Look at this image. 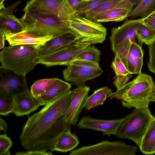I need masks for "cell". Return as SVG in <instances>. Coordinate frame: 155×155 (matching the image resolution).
<instances>
[{
    "instance_id": "obj_39",
    "label": "cell",
    "mask_w": 155,
    "mask_h": 155,
    "mask_svg": "<svg viewBox=\"0 0 155 155\" xmlns=\"http://www.w3.org/2000/svg\"><path fill=\"white\" fill-rule=\"evenodd\" d=\"M0 130L6 133L8 130V126L6 122L1 117H0Z\"/></svg>"
},
{
    "instance_id": "obj_21",
    "label": "cell",
    "mask_w": 155,
    "mask_h": 155,
    "mask_svg": "<svg viewBox=\"0 0 155 155\" xmlns=\"http://www.w3.org/2000/svg\"><path fill=\"white\" fill-rule=\"evenodd\" d=\"M25 30L20 21L11 14L0 15V32L8 34L18 33Z\"/></svg>"
},
{
    "instance_id": "obj_25",
    "label": "cell",
    "mask_w": 155,
    "mask_h": 155,
    "mask_svg": "<svg viewBox=\"0 0 155 155\" xmlns=\"http://www.w3.org/2000/svg\"><path fill=\"white\" fill-rule=\"evenodd\" d=\"M112 90L107 87H104L94 91L88 97L84 107L89 110L100 105H103L105 100L110 97L112 93Z\"/></svg>"
},
{
    "instance_id": "obj_13",
    "label": "cell",
    "mask_w": 155,
    "mask_h": 155,
    "mask_svg": "<svg viewBox=\"0 0 155 155\" xmlns=\"http://www.w3.org/2000/svg\"><path fill=\"white\" fill-rule=\"evenodd\" d=\"M89 90L90 87L84 84L71 91V103L65 117L69 124L75 126L77 123L79 116L87 101Z\"/></svg>"
},
{
    "instance_id": "obj_16",
    "label": "cell",
    "mask_w": 155,
    "mask_h": 155,
    "mask_svg": "<svg viewBox=\"0 0 155 155\" xmlns=\"http://www.w3.org/2000/svg\"><path fill=\"white\" fill-rule=\"evenodd\" d=\"M71 84L58 78L56 82L40 96L35 97L41 105H46L56 100L70 91Z\"/></svg>"
},
{
    "instance_id": "obj_8",
    "label": "cell",
    "mask_w": 155,
    "mask_h": 155,
    "mask_svg": "<svg viewBox=\"0 0 155 155\" xmlns=\"http://www.w3.org/2000/svg\"><path fill=\"white\" fill-rule=\"evenodd\" d=\"M71 29L78 33L92 44L103 43L105 40L107 29L101 24L87 18L76 12L70 21Z\"/></svg>"
},
{
    "instance_id": "obj_42",
    "label": "cell",
    "mask_w": 155,
    "mask_h": 155,
    "mask_svg": "<svg viewBox=\"0 0 155 155\" xmlns=\"http://www.w3.org/2000/svg\"><path fill=\"white\" fill-rule=\"evenodd\" d=\"M145 18L155 21V11Z\"/></svg>"
},
{
    "instance_id": "obj_24",
    "label": "cell",
    "mask_w": 155,
    "mask_h": 155,
    "mask_svg": "<svg viewBox=\"0 0 155 155\" xmlns=\"http://www.w3.org/2000/svg\"><path fill=\"white\" fill-rule=\"evenodd\" d=\"M139 148L144 154L155 153V117H154L150 121Z\"/></svg>"
},
{
    "instance_id": "obj_17",
    "label": "cell",
    "mask_w": 155,
    "mask_h": 155,
    "mask_svg": "<svg viewBox=\"0 0 155 155\" xmlns=\"http://www.w3.org/2000/svg\"><path fill=\"white\" fill-rule=\"evenodd\" d=\"M64 79L79 86L85 84L87 81L99 76L97 74L85 71L77 66L71 64L63 71Z\"/></svg>"
},
{
    "instance_id": "obj_41",
    "label": "cell",
    "mask_w": 155,
    "mask_h": 155,
    "mask_svg": "<svg viewBox=\"0 0 155 155\" xmlns=\"http://www.w3.org/2000/svg\"><path fill=\"white\" fill-rule=\"evenodd\" d=\"M5 35L4 33L0 32V49L1 50L5 47Z\"/></svg>"
},
{
    "instance_id": "obj_27",
    "label": "cell",
    "mask_w": 155,
    "mask_h": 155,
    "mask_svg": "<svg viewBox=\"0 0 155 155\" xmlns=\"http://www.w3.org/2000/svg\"><path fill=\"white\" fill-rule=\"evenodd\" d=\"M118 55L130 73L131 74H138L141 72L143 58L133 56L128 54Z\"/></svg>"
},
{
    "instance_id": "obj_44",
    "label": "cell",
    "mask_w": 155,
    "mask_h": 155,
    "mask_svg": "<svg viewBox=\"0 0 155 155\" xmlns=\"http://www.w3.org/2000/svg\"><path fill=\"white\" fill-rule=\"evenodd\" d=\"M82 0V1H84V0Z\"/></svg>"
},
{
    "instance_id": "obj_9",
    "label": "cell",
    "mask_w": 155,
    "mask_h": 155,
    "mask_svg": "<svg viewBox=\"0 0 155 155\" xmlns=\"http://www.w3.org/2000/svg\"><path fill=\"white\" fill-rule=\"evenodd\" d=\"M29 91L25 75L0 67V97L14 98Z\"/></svg>"
},
{
    "instance_id": "obj_6",
    "label": "cell",
    "mask_w": 155,
    "mask_h": 155,
    "mask_svg": "<svg viewBox=\"0 0 155 155\" xmlns=\"http://www.w3.org/2000/svg\"><path fill=\"white\" fill-rule=\"evenodd\" d=\"M22 11L50 14L69 21L76 12L68 0H30Z\"/></svg>"
},
{
    "instance_id": "obj_11",
    "label": "cell",
    "mask_w": 155,
    "mask_h": 155,
    "mask_svg": "<svg viewBox=\"0 0 155 155\" xmlns=\"http://www.w3.org/2000/svg\"><path fill=\"white\" fill-rule=\"evenodd\" d=\"M84 40L89 41L78 33L72 30L69 32L53 37L44 44L39 45L38 54L39 57L48 55L73 43Z\"/></svg>"
},
{
    "instance_id": "obj_33",
    "label": "cell",
    "mask_w": 155,
    "mask_h": 155,
    "mask_svg": "<svg viewBox=\"0 0 155 155\" xmlns=\"http://www.w3.org/2000/svg\"><path fill=\"white\" fill-rule=\"evenodd\" d=\"M14 98H4L0 97V114L7 115L13 112L15 107Z\"/></svg>"
},
{
    "instance_id": "obj_37",
    "label": "cell",
    "mask_w": 155,
    "mask_h": 155,
    "mask_svg": "<svg viewBox=\"0 0 155 155\" xmlns=\"http://www.w3.org/2000/svg\"><path fill=\"white\" fill-rule=\"evenodd\" d=\"M21 0H19L13 4L12 5L6 8L0 10V15L11 14L12 15V12L16 7L20 3Z\"/></svg>"
},
{
    "instance_id": "obj_29",
    "label": "cell",
    "mask_w": 155,
    "mask_h": 155,
    "mask_svg": "<svg viewBox=\"0 0 155 155\" xmlns=\"http://www.w3.org/2000/svg\"><path fill=\"white\" fill-rule=\"evenodd\" d=\"M136 37L138 42L149 45L155 41V31L144 24L137 31Z\"/></svg>"
},
{
    "instance_id": "obj_43",
    "label": "cell",
    "mask_w": 155,
    "mask_h": 155,
    "mask_svg": "<svg viewBox=\"0 0 155 155\" xmlns=\"http://www.w3.org/2000/svg\"><path fill=\"white\" fill-rule=\"evenodd\" d=\"M5 0H0V10L5 8L3 5L4 2Z\"/></svg>"
},
{
    "instance_id": "obj_20",
    "label": "cell",
    "mask_w": 155,
    "mask_h": 155,
    "mask_svg": "<svg viewBox=\"0 0 155 155\" xmlns=\"http://www.w3.org/2000/svg\"><path fill=\"white\" fill-rule=\"evenodd\" d=\"M114 54L111 67L115 74L113 83L118 90L125 84L132 76L127 69L118 54L115 53Z\"/></svg>"
},
{
    "instance_id": "obj_40",
    "label": "cell",
    "mask_w": 155,
    "mask_h": 155,
    "mask_svg": "<svg viewBox=\"0 0 155 155\" xmlns=\"http://www.w3.org/2000/svg\"><path fill=\"white\" fill-rule=\"evenodd\" d=\"M68 2L72 8L75 10L79 3L82 0H68Z\"/></svg>"
},
{
    "instance_id": "obj_36",
    "label": "cell",
    "mask_w": 155,
    "mask_h": 155,
    "mask_svg": "<svg viewBox=\"0 0 155 155\" xmlns=\"http://www.w3.org/2000/svg\"><path fill=\"white\" fill-rule=\"evenodd\" d=\"M52 151L51 150L47 152L45 151H39L33 150H27L26 151H19L16 152L15 155H52Z\"/></svg>"
},
{
    "instance_id": "obj_23",
    "label": "cell",
    "mask_w": 155,
    "mask_h": 155,
    "mask_svg": "<svg viewBox=\"0 0 155 155\" xmlns=\"http://www.w3.org/2000/svg\"><path fill=\"white\" fill-rule=\"evenodd\" d=\"M132 10L126 8H117L101 13L91 20L97 22L119 21L128 18Z\"/></svg>"
},
{
    "instance_id": "obj_14",
    "label": "cell",
    "mask_w": 155,
    "mask_h": 155,
    "mask_svg": "<svg viewBox=\"0 0 155 155\" xmlns=\"http://www.w3.org/2000/svg\"><path fill=\"white\" fill-rule=\"evenodd\" d=\"M123 119V118L104 120L85 116L81 119L77 125L79 128L90 129L101 131L104 135H115Z\"/></svg>"
},
{
    "instance_id": "obj_7",
    "label": "cell",
    "mask_w": 155,
    "mask_h": 155,
    "mask_svg": "<svg viewBox=\"0 0 155 155\" xmlns=\"http://www.w3.org/2000/svg\"><path fill=\"white\" fill-rule=\"evenodd\" d=\"M136 147L121 141H104L72 150L70 155H134Z\"/></svg>"
},
{
    "instance_id": "obj_15",
    "label": "cell",
    "mask_w": 155,
    "mask_h": 155,
    "mask_svg": "<svg viewBox=\"0 0 155 155\" xmlns=\"http://www.w3.org/2000/svg\"><path fill=\"white\" fill-rule=\"evenodd\" d=\"M15 107L13 113L17 117L28 115L41 105L29 91L14 98Z\"/></svg>"
},
{
    "instance_id": "obj_3",
    "label": "cell",
    "mask_w": 155,
    "mask_h": 155,
    "mask_svg": "<svg viewBox=\"0 0 155 155\" xmlns=\"http://www.w3.org/2000/svg\"><path fill=\"white\" fill-rule=\"evenodd\" d=\"M39 45L5 47L0 52V67L25 75L39 64Z\"/></svg>"
},
{
    "instance_id": "obj_2",
    "label": "cell",
    "mask_w": 155,
    "mask_h": 155,
    "mask_svg": "<svg viewBox=\"0 0 155 155\" xmlns=\"http://www.w3.org/2000/svg\"><path fill=\"white\" fill-rule=\"evenodd\" d=\"M111 99L119 100L124 107L139 108L155 101V84L150 75L140 72L132 81L113 92Z\"/></svg>"
},
{
    "instance_id": "obj_30",
    "label": "cell",
    "mask_w": 155,
    "mask_h": 155,
    "mask_svg": "<svg viewBox=\"0 0 155 155\" xmlns=\"http://www.w3.org/2000/svg\"><path fill=\"white\" fill-rule=\"evenodd\" d=\"M101 52L94 46L89 45L80 53L75 60H83L99 63Z\"/></svg>"
},
{
    "instance_id": "obj_22",
    "label": "cell",
    "mask_w": 155,
    "mask_h": 155,
    "mask_svg": "<svg viewBox=\"0 0 155 155\" xmlns=\"http://www.w3.org/2000/svg\"><path fill=\"white\" fill-rule=\"evenodd\" d=\"M79 143L77 136L71 132V130L63 133L55 142L51 151L66 152L72 151Z\"/></svg>"
},
{
    "instance_id": "obj_38",
    "label": "cell",
    "mask_w": 155,
    "mask_h": 155,
    "mask_svg": "<svg viewBox=\"0 0 155 155\" xmlns=\"http://www.w3.org/2000/svg\"><path fill=\"white\" fill-rule=\"evenodd\" d=\"M143 23L155 31V21L144 18Z\"/></svg>"
},
{
    "instance_id": "obj_28",
    "label": "cell",
    "mask_w": 155,
    "mask_h": 155,
    "mask_svg": "<svg viewBox=\"0 0 155 155\" xmlns=\"http://www.w3.org/2000/svg\"><path fill=\"white\" fill-rule=\"evenodd\" d=\"M58 79H43L36 81L31 87V93L35 97L40 96L54 85Z\"/></svg>"
},
{
    "instance_id": "obj_34",
    "label": "cell",
    "mask_w": 155,
    "mask_h": 155,
    "mask_svg": "<svg viewBox=\"0 0 155 155\" xmlns=\"http://www.w3.org/2000/svg\"><path fill=\"white\" fill-rule=\"evenodd\" d=\"M11 139L6 134L0 135V155H4L9 150L12 145Z\"/></svg>"
},
{
    "instance_id": "obj_35",
    "label": "cell",
    "mask_w": 155,
    "mask_h": 155,
    "mask_svg": "<svg viewBox=\"0 0 155 155\" xmlns=\"http://www.w3.org/2000/svg\"><path fill=\"white\" fill-rule=\"evenodd\" d=\"M149 60L148 67L152 72L155 74V41L148 45Z\"/></svg>"
},
{
    "instance_id": "obj_26",
    "label": "cell",
    "mask_w": 155,
    "mask_h": 155,
    "mask_svg": "<svg viewBox=\"0 0 155 155\" xmlns=\"http://www.w3.org/2000/svg\"><path fill=\"white\" fill-rule=\"evenodd\" d=\"M155 11V0H141L132 10L128 18H144Z\"/></svg>"
},
{
    "instance_id": "obj_5",
    "label": "cell",
    "mask_w": 155,
    "mask_h": 155,
    "mask_svg": "<svg viewBox=\"0 0 155 155\" xmlns=\"http://www.w3.org/2000/svg\"><path fill=\"white\" fill-rule=\"evenodd\" d=\"M153 117L148 106L135 108L123 117L115 136L119 138L131 140L139 147Z\"/></svg>"
},
{
    "instance_id": "obj_1",
    "label": "cell",
    "mask_w": 155,
    "mask_h": 155,
    "mask_svg": "<svg viewBox=\"0 0 155 155\" xmlns=\"http://www.w3.org/2000/svg\"><path fill=\"white\" fill-rule=\"evenodd\" d=\"M71 91L45 105L28 119L22 129L19 140L27 150L51 151L58 139L72 125L66 121Z\"/></svg>"
},
{
    "instance_id": "obj_31",
    "label": "cell",
    "mask_w": 155,
    "mask_h": 155,
    "mask_svg": "<svg viewBox=\"0 0 155 155\" xmlns=\"http://www.w3.org/2000/svg\"><path fill=\"white\" fill-rule=\"evenodd\" d=\"M71 64L77 66L83 70L95 74L99 76L103 72V70L99 65V63L85 60L76 59Z\"/></svg>"
},
{
    "instance_id": "obj_32",
    "label": "cell",
    "mask_w": 155,
    "mask_h": 155,
    "mask_svg": "<svg viewBox=\"0 0 155 155\" xmlns=\"http://www.w3.org/2000/svg\"><path fill=\"white\" fill-rule=\"evenodd\" d=\"M111 0H85L81 2L75 10L78 14L82 15L101 4Z\"/></svg>"
},
{
    "instance_id": "obj_4",
    "label": "cell",
    "mask_w": 155,
    "mask_h": 155,
    "mask_svg": "<svg viewBox=\"0 0 155 155\" xmlns=\"http://www.w3.org/2000/svg\"><path fill=\"white\" fill-rule=\"evenodd\" d=\"M19 19L26 31L38 36L54 37L72 30L70 21L50 14L25 12Z\"/></svg>"
},
{
    "instance_id": "obj_12",
    "label": "cell",
    "mask_w": 155,
    "mask_h": 155,
    "mask_svg": "<svg viewBox=\"0 0 155 155\" xmlns=\"http://www.w3.org/2000/svg\"><path fill=\"white\" fill-rule=\"evenodd\" d=\"M143 19L127 20L118 27L112 28L110 37L112 50L126 40H130L133 43L136 42V32L143 25Z\"/></svg>"
},
{
    "instance_id": "obj_19",
    "label": "cell",
    "mask_w": 155,
    "mask_h": 155,
    "mask_svg": "<svg viewBox=\"0 0 155 155\" xmlns=\"http://www.w3.org/2000/svg\"><path fill=\"white\" fill-rule=\"evenodd\" d=\"M138 0H111L105 2L96 8L89 10L82 16L89 19L108 10L117 8H126L133 9Z\"/></svg>"
},
{
    "instance_id": "obj_10",
    "label": "cell",
    "mask_w": 155,
    "mask_h": 155,
    "mask_svg": "<svg viewBox=\"0 0 155 155\" xmlns=\"http://www.w3.org/2000/svg\"><path fill=\"white\" fill-rule=\"evenodd\" d=\"M92 44L87 40L77 42L53 53L39 57V64L47 67L57 65L68 66L87 47Z\"/></svg>"
},
{
    "instance_id": "obj_18",
    "label": "cell",
    "mask_w": 155,
    "mask_h": 155,
    "mask_svg": "<svg viewBox=\"0 0 155 155\" xmlns=\"http://www.w3.org/2000/svg\"><path fill=\"white\" fill-rule=\"evenodd\" d=\"M52 36H41L29 33L25 30L14 34H8L5 36L10 45H41L50 39Z\"/></svg>"
}]
</instances>
